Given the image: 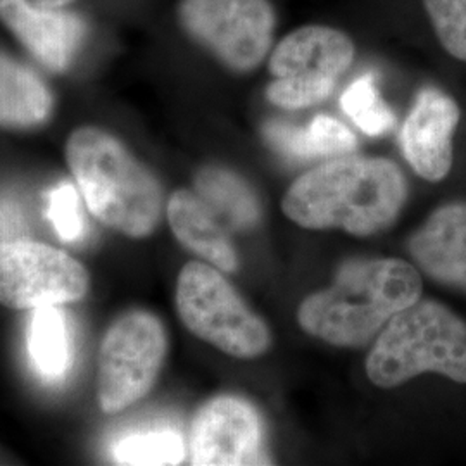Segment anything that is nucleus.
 Listing matches in <instances>:
<instances>
[{
  "label": "nucleus",
  "mask_w": 466,
  "mask_h": 466,
  "mask_svg": "<svg viewBox=\"0 0 466 466\" xmlns=\"http://www.w3.org/2000/svg\"><path fill=\"white\" fill-rule=\"evenodd\" d=\"M404 175L382 157H342L304 173L282 200L285 217L309 230L340 228L367 237L400 217Z\"/></svg>",
  "instance_id": "obj_1"
},
{
  "label": "nucleus",
  "mask_w": 466,
  "mask_h": 466,
  "mask_svg": "<svg viewBox=\"0 0 466 466\" xmlns=\"http://www.w3.org/2000/svg\"><path fill=\"white\" fill-rule=\"evenodd\" d=\"M421 279L400 259H354L332 285L300 304L302 330L332 346L361 348L400 311L420 300Z\"/></svg>",
  "instance_id": "obj_2"
},
{
  "label": "nucleus",
  "mask_w": 466,
  "mask_h": 466,
  "mask_svg": "<svg viewBox=\"0 0 466 466\" xmlns=\"http://www.w3.org/2000/svg\"><path fill=\"white\" fill-rule=\"evenodd\" d=\"M69 169L88 211L102 225L132 238L149 237L163 213V188L116 137L82 127L66 142Z\"/></svg>",
  "instance_id": "obj_3"
},
{
  "label": "nucleus",
  "mask_w": 466,
  "mask_h": 466,
  "mask_svg": "<svg viewBox=\"0 0 466 466\" xmlns=\"http://www.w3.org/2000/svg\"><path fill=\"white\" fill-rule=\"evenodd\" d=\"M425 371L466 383V323L435 300H417L379 333L367 360L368 379L382 389Z\"/></svg>",
  "instance_id": "obj_4"
},
{
  "label": "nucleus",
  "mask_w": 466,
  "mask_h": 466,
  "mask_svg": "<svg viewBox=\"0 0 466 466\" xmlns=\"http://www.w3.org/2000/svg\"><path fill=\"white\" fill-rule=\"evenodd\" d=\"M177 311L185 327L233 358L250 360L267 352L271 333L230 282L209 263H187L177 282Z\"/></svg>",
  "instance_id": "obj_5"
},
{
  "label": "nucleus",
  "mask_w": 466,
  "mask_h": 466,
  "mask_svg": "<svg viewBox=\"0 0 466 466\" xmlns=\"http://www.w3.org/2000/svg\"><path fill=\"white\" fill-rule=\"evenodd\" d=\"M167 354V330L156 315L134 309L115 319L100 344V410L115 415L146 398Z\"/></svg>",
  "instance_id": "obj_6"
},
{
  "label": "nucleus",
  "mask_w": 466,
  "mask_h": 466,
  "mask_svg": "<svg viewBox=\"0 0 466 466\" xmlns=\"http://www.w3.org/2000/svg\"><path fill=\"white\" fill-rule=\"evenodd\" d=\"M354 59L350 36L329 26H302L280 40L269 57L275 80L268 99L283 109L309 107L327 99Z\"/></svg>",
  "instance_id": "obj_7"
},
{
  "label": "nucleus",
  "mask_w": 466,
  "mask_h": 466,
  "mask_svg": "<svg viewBox=\"0 0 466 466\" xmlns=\"http://www.w3.org/2000/svg\"><path fill=\"white\" fill-rule=\"evenodd\" d=\"M185 32L233 71H252L273 42L275 13L268 0H180Z\"/></svg>",
  "instance_id": "obj_8"
},
{
  "label": "nucleus",
  "mask_w": 466,
  "mask_h": 466,
  "mask_svg": "<svg viewBox=\"0 0 466 466\" xmlns=\"http://www.w3.org/2000/svg\"><path fill=\"white\" fill-rule=\"evenodd\" d=\"M90 275L65 250L26 238L0 242V304L11 309L84 299Z\"/></svg>",
  "instance_id": "obj_9"
},
{
  "label": "nucleus",
  "mask_w": 466,
  "mask_h": 466,
  "mask_svg": "<svg viewBox=\"0 0 466 466\" xmlns=\"http://www.w3.org/2000/svg\"><path fill=\"white\" fill-rule=\"evenodd\" d=\"M265 429L258 410L242 398L218 396L192 420L188 450L196 466L265 465Z\"/></svg>",
  "instance_id": "obj_10"
},
{
  "label": "nucleus",
  "mask_w": 466,
  "mask_h": 466,
  "mask_svg": "<svg viewBox=\"0 0 466 466\" xmlns=\"http://www.w3.org/2000/svg\"><path fill=\"white\" fill-rule=\"evenodd\" d=\"M460 121L456 102L427 88L418 96L400 132L406 161L429 182L448 177L452 167V134Z\"/></svg>",
  "instance_id": "obj_11"
},
{
  "label": "nucleus",
  "mask_w": 466,
  "mask_h": 466,
  "mask_svg": "<svg viewBox=\"0 0 466 466\" xmlns=\"http://www.w3.org/2000/svg\"><path fill=\"white\" fill-rule=\"evenodd\" d=\"M0 21L30 50L38 63L61 73L80 49L84 21L65 11H46L28 0H0Z\"/></svg>",
  "instance_id": "obj_12"
},
{
  "label": "nucleus",
  "mask_w": 466,
  "mask_h": 466,
  "mask_svg": "<svg viewBox=\"0 0 466 466\" xmlns=\"http://www.w3.org/2000/svg\"><path fill=\"white\" fill-rule=\"evenodd\" d=\"M410 252L433 280L466 292V202L439 208L411 237Z\"/></svg>",
  "instance_id": "obj_13"
},
{
  "label": "nucleus",
  "mask_w": 466,
  "mask_h": 466,
  "mask_svg": "<svg viewBox=\"0 0 466 466\" xmlns=\"http://www.w3.org/2000/svg\"><path fill=\"white\" fill-rule=\"evenodd\" d=\"M167 213L171 232L184 248L221 271L232 273L238 268L228 233L198 192H175L167 200Z\"/></svg>",
  "instance_id": "obj_14"
},
{
  "label": "nucleus",
  "mask_w": 466,
  "mask_h": 466,
  "mask_svg": "<svg viewBox=\"0 0 466 466\" xmlns=\"http://www.w3.org/2000/svg\"><path fill=\"white\" fill-rule=\"evenodd\" d=\"M52 109L54 96L46 82L34 69L0 52V128L40 127Z\"/></svg>",
  "instance_id": "obj_15"
},
{
  "label": "nucleus",
  "mask_w": 466,
  "mask_h": 466,
  "mask_svg": "<svg viewBox=\"0 0 466 466\" xmlns=\"http://www.w3.org/2000/svg\"><path fill=\"white\" fill-rule=\"evenodd\" d=\"M28 360L46 382H61L73 367L75 342L66 313L59 306L36 308L26 333Z\"/></svg>",
  "instance_id": "obj_16"
},
{
  "label": "nucleus",
  "mask_w": 466,
  "mask_h": 466,
  "mask_svg": "<svg viewBox=\"0 0 466 466\" xmlns=\"http://www.w3.org/2000/svg\"><path fill=\"white\" fill-rule=\"evenodd\" d=\"M265 137L271 147L290 159L337 157L356 149V137L346 125L330 116H317L306 128L269 121Z\"/></svg>",
  "instance_id": "obj_17"
},
{
  "label": "nucleus",
  "mask_w": 466,
  "mask_h": 466,
  "mask_svg": "<svg viewBox=\"0 0 466 466\" xmlns=\"http://www.w3.org/2000/svg\"><path fill=\"white\" fill-rule=\"evenodd\" d=\"M196 192L232 228H252L261 219L256 194L246 180L227 167H202L196 175Z\"/></svg>",
  "instance_id": "obj_18"
},
{
  "label": "nucleus",
  "mask_w": 466,
  "mask_h": 466,
  "mask_svg": "<svg viewBox=\"0 0 466 466\" xmlns=\"http://www.w3.org/2000/svg\"><path fill=\"white\" fill-rule=\"evenodd\" d=\"M116 465H180L184 435L169 425H149L117 435L109 448Z\"/></svg>",
  "instance_id": "obj_19"
},
{
  "label": "nucleus",
  "mask_w": 466,
  "mask_h": 466,
  "mask_svg": "<svg viewBox=\"0 0 466 466\" xmlns=\"http://www.w3.org/2000/svg\"><path fill=\"white\" fill-rule=\"evenodd\" d=\"M340 106L352 123L370 137L389 132L396 123V116L382 99L377 80L371 73L356 78L344 90Z\"/></svg>",
  "instance_id": "obj_20"
},
{
  "label": "nucleus",
  "mask_w": 466,
  "mask_h": 466,
  "mask_svg": "<svg viewBox=\"0 0 466 466\" xmlns=\"http://www.w3.org/2000/svg\"><path fill=\"white\" fill-rule=\"evenodd\" d=\"M442 47L466 61V0H423Z\"/></svg>",
  "instance_id": "obj_21"
},
{
  "label": "nucleus",
  "mask_w": 466,
  "mask_h": 466,
  "mask_svg": "<svg viewBox=\"0 0 466 466\" xmlns=\"http://www.w3.org/2000/svg\"><path fill=\"white\" fill-rule=\"evenodd\" d=\"M47 218L63 242H76L84 237V211L78 190L71 182H61L50 190Z\"/></svg>",
  "instance_id": "obj_22"
},
{
  "label": "nucleus",
  "mask_w": 466,
  "mask_h": 466,
  "mask_svg": "<svg viewBox=\"0 0 466 466\" xmlns=\"http://www.w3.org/2000/svg\"><path fill=\"white\" fill-rule=\"evenodd\" d=\"M26 217L23 208L11 198H0V242L23 238L26 233Z\"/></svg>",
  "instance_id": "obj_23"
},
{
  "label": "nucleus",
  "mask_w": 466,
  "mask_h": 466,
  "mask_svg": "<svg viewBox=\"0 0 466 466\" xmlns=\"http://www.w3.org/2000/svg\"><path fill=\"white\" fill-rule=\"evenodd\" d=\"M73 0H28V4H32L34 7L38 9H46V11H59L61 7L67 5Z\"/></svg>",
  "instance_id": "obj_24"
}]
</instances>
